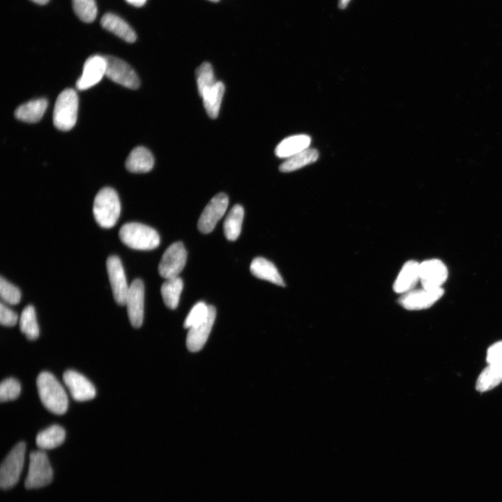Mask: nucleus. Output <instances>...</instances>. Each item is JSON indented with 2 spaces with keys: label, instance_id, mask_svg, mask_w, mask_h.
<instances>
[{
  "label": "nucleus",
  "instance_id": "20",
  "mask_svg": "<svg viewBox=\"0 0 502 502\" xmlns=\"http://www.w3.org/2000/svg\"><path fill=\"white\" fill-rule=\"evenodd\" d=\"M250 270L253 275L259 279L269 281L279 286L284 287L285 285L276 266L265 258H254L251 262Z\"/></svg>",
  "mask_w": 502,
  "mask_h": 502
},
{
  "label": "nucleus",
  "instance_id": "13",
  "mask_svg": "<svg viewBox=\"0 0 502 502\" xmlns=\"http://www.w3.org/2000/svg\"><path fill=\"white\" fill-rule=\"evenodd\" d=\"M126 305L131 325L139 328L143 323L144 308V287L140 279L134 280L130 284Z\"/></svg>",
  "mask_w": 502,
  "mask_h": 502
},
{
  "label": "nucleus",
  "instance_id": "8",
  "mask_svg": "<svg viewBox=\"0 0 502 502\" xmlns=\"http://www.w3.org/2000/svg\"><path fill=\"white\" fill-rule=\"evenodd\" d=\"M105 75L113 82L126 88L137 89L139 85V79L135 71L124 61L107 56Z\"/></svg>",
  "mask_w": 502,
  "mask_h": 502
},
{
  "label": "nucleus",
  "instance_id": "7",
  "mask_svg": "<svg viewBox=\"0 0 502 502\" xmlns=\"http://www.w3.org/2000/svg\"><path fill=\"white\" fill-rule=\"evenodd\" d=\"M187 259V252L181 242L170 245L165 251L158 265L160 276L165 279L178 277L183 269Z\"/></svg>",
  "mask_w": 502,
  "mask_h": 502
},
{
  "label": "nucleus",
  "instance_id": "38",
  "mask_svg": "<svg viewBox=\"0 0 502 502\" xmlns=\"http://www.w3.org/2000/svg\"><path fill=\"white\" fill-rule=\"evenodd\" d=\"M349 1L350 0H340L338 3L339 8L340 9H344L347 6Z\"/></svg>",
  "mask_w": 502,
  "mask_h": 502
},
{
  "label": "nucleus",
  "instance_id": "22",
  "mask_svg": "<svg viewBox=\"0 0 502 502\" xmlns=\"http://www.w3.org/2000/svg\"><path fill=\"white\" fill-rule=\"evenodd\" d=\"M47 105V100L45 98L32 100L20 105L15 111V116L27 123L38 122L45 114Z\"/></svg>",
  "mask_w": 502,
  "mask_h": 502
},
{
  "label": "nucleus",
  "instance_id": "27",
  "mask_svg": "<svg viewBox=\"0 0 502 502\" xmlns=\"http://www.w3.org/2000/svg\"><path fill=\"white\" fill-rule=\"evenodd\" d=\"M502 382V365H488L480 374L476 388L478 391L489 390Z\"/></svg>",
  "mask_w": 502,
  "mask_h": 502
},
{
  "label": "nucleus",
  "instance_id": "30",
  "mask_svg": "<svg viewBox=\"0 0 502 502\" xmlns=\"http://www.w3.org/2000/svg\"><path fill=\"white\" fill-rule=\"evenodd\" d=\"M73 10L77 16L86 23H91L97 16L95 0H72Z\"/></svg>",
  "mask_w": 502,
  "mask_h": 502
},
{
  "label": "nucleus",
  "instance_id": "35",
  "mask_svg": "<svg viewBox=\"0 0 502 502\" xmlns=\"http://www.w3.org/2000/svg\"><path fill=\"white\" fill-rule=\"evenodd\" d=\"M487 362L488 365H502V341L489 347L487 353Z\"/></svg>",
  "mask_w": 502,
  "mask_h": 502
},
{
  "label": "nucleus",
  "instance_id": "16",
  "mask_svg": "<svg viewBox=\"0 0 502 502\" xmlns=\"http://www.w3.org/2000/svg\"><path fill=\"white\" fill-rule=\"evenodd\" d=\"M215 315V308L209 305L208 314L206 319L189 328L186 338L188 350L196 352L202 349L213 327Z\"/></svg>",
  "mask_w": 502,
  "mask_h": 502
},
{
  "label": "nucleus",
  "instance_id": "39",
  "mask_svg": "<svg viewBox=\"0 0 502 502\" xmlns=\"http://www.w3.org/2000/svg\"><path fill=\"white\" fill-rule=\"evenodd\" d=\"M36 3L40 4V5H44L46 4L50 0H31Z\"/></svg>",
  "mask_w": 502,
  "mask_h": 502
},
{
  "label": "nucleus",
  "instance_id": "37",
  "mask_svg": "<svg viewBox=\"0 0 502 502\" xmlns=\"http://www.w3.org/2000/svg\"><path fill=\"white\" fill-rule=\"evenodd\" d=\"M128 3L137 6V7H141L142 6L146 1V0H126Z\"/></svg>",
  "mask_w": 502,
  "mask_h": 502
},
{
  "label": "nucleus",
  "instance_id": "2",
  "mask_svg": "<svg viewBox=\"0 0 502 502\" xmlns=\"http://www.w3.org/2000/svg\"><path fill=\"white\" fill-rule=\"evenodd\" d=\"M121 213V204L117 192L105 187L97 193L93 206V213L97 223L109 229L116 223Z\"/></svg>",
  "mask_w": 502,
  "mask_h": 502
},
{
  "label": "nucleus",
  "instance_id": "34",
  "mask_svg": "<svg viewBox=\"0 0 502 502\" xmlns=\"http://www.w3.org/2000/svg\"><path fill=\"white\" fill-rule=\"evenodd\" d=\"M0 296L3 301L10 305L18 304L21 299L20 289L3 277L0 278Z\"/></svg>",
  "mask_w": 502,
  "mask_h": 502
},
{
  "label": "nucleus",
  "instance_id": "17",
  "mask_svg": "<svg viewBox=\"0 0 502 502\" xmlns=\"http://www.w3.org/2000/svg\"><path fill=\"white\" fill-rule=\"evenodd\" d=\"M420 263L411 260L402 268L394 284L393 289L397 294H405L414 289L420 281Z\"/></svg>",
  "mask_w": 502,
  "mask_h": 502
},
{
  "label": "nucleus",
  "instance_id": "32",
  "mask_svg": "<svg viewBox=\"0 0 502 502\" xmlns=\"http://www.w3.org/2000/svg\"><path fill=\"white\" fill-rule=\"evenodd\" d=\"M209 305L204 302L197 303L189 312L184 321L183 326L190 328L206 319L208 314Z\"/></svg>",
  "mask_w": 502,
  "mask_h": 502
},
{
  "label": "nucleus",
  "instance_id": "19",
  "mask_svg": "<svg viewBox=\"0 0 502 502\" xmlns=\"http://www.w3.org/2000/svg\"><path fill=\"white\" fill-rule=\"evenodd\" d=\"M100 24L103 28L128 43L136 40L137 36L132 27L116 15L110 13L103 15Z\"/></svg>",
  "mask_w": 502,
  "mask_h": 502
},
{
  "label": "nucleus",
  "instance_id": "18",
  "mask_svg": "<svg viewBox=\"0 0 502 502\" xmlns=\"http://www.w3.org/2000/svg\"><path fill=\"white\" fill-rule=\"evenodd\" d=\"M154 165L151 152L144 146L133 149L126 161V169L132 173H146L151 171Z\"/></svg>",
  "mask_w": 502,
  "mask_h": 502
},
{
  "label": "nucleus",
  "instance_id": "23",
  "mask_svg": "<svg viewBox=\"0 0 502 502\" xmlns=\"http://www.w3.org/2000/svg\"><path fill=\"white\" fill-rule=\"evenodd\" d=\"M225 89L224 84L222 82L217 81L214 85L206 90L201 96L204 108L211 119H215L218 116Z\"/></svg>",
  "mask_w": 502,
  "mask_h": 502
},
{
  "label": "nucleus",
  "instance_id": "40",
  "mask_svg": "<svg viewBox=\"0 0 502 502\" xmlns=\"http://www.w3.org/2000/svg\"><path fill=\"white\" fill-rule=\"evenodd\" d=\"M209 1H213V2H217V1H218L219 0H209Z\"/></svg>",
  "mask_w": 502,
  "mask_h": 502
},
{
  "label": "nucleus",
  "instance_id": "28",
  "mask_svg": "<svg viewBox=\"0 0 502 502\" xmlns=\"http://www.w3.org/2000/svg\"><path fill=\"white\" fill-rule=\"evenodd\" d=\"M183 287V280L179 277L167 279L162 284L161 295L164 303L167 307L172 310L176 308Z\"/></svg>",
  "mask_w": 502,
  "mask_h": 502
},
{
  "label": "nucleus",
  "instance_id": "29",
  "mask_svg": "<svg viewBox=\"0 0 502 502\" xmlns=\"http://www.w3.org/2000/svg\"><path fill=\"white\" fill-rule=\"evenodd\" d=\"M20 329L30 340H36L39 336V327L34 307L26 305L20 317Z\"/></svg>",
  "mask_w": 502,
  "mask_h": 502
},
{
  "label": "nucleus",
  "instance_id": "33",
  "mask_svg": "<svg viewBox=\"0 0 502 502\" xmlns=\"http://www.w3.org/2000/svg\"><path fill=\"white\" fill-rule=\"evenodd\" d=\"M21 392V386L17 380L13 378L3 379L0 385V400L8 402L18 397Z\"/></svg>",
  "mask_w": 502,
  "mask_h": 502
},
{
  "label": "nucleus",
  "instance_id": "9",
  "mask_svg": "<svg viewBox=\"0 0 502 502\" xmlns=\"http://www.w3.org/2000/svg\"><path fill=\"white\" fill-rule=\"evenodd\" d=\"M106 266L114 298L119 305H126L130 285L120 259L116 255L108 257Z\"/></svg>",
  "mask_w": 502,
  "mask_h": 502
},
{
  "label": "nucleus",
  "instance_id": "31",
  "mask_svg": "<svg viewBox=\"0 0 502 502\" xmlns=\"http://www.w3.org/2000/svg\"><path fill=\"white\" fill-rule=\"evenodd\" d=\"M197 90L199 96L216 83L212 66L204 62L196 70Z\"/></svg>",
  "mask_w": 502,
  "mask_h": 502
},
{
  "label": "nucleus",
  "instance_id": "3",
  "mask_svg": "<svg viewBox=\"0 0 502 502\" xmlns=\"http://www.w3.org/2000/svg\"><path fill=\"white\" fill-rule=\"evenodd\" d=\"M121 241L129 248L140 250L155 249L160 244V236L152 227L139 222H128L119 229Z\"/></svg>",
  "mask_w": 502,
  "mask_h": 502
},
{
  "label": "nucleus",
  "instance_id": "24",
  "mask_svg": "<svg viewBox=\"0 0 502 502\" xmlns=\"http://www.w3.org/2000/svg\"><path fill=\"white\" fill-rule=\"evenodd\" d=\"M66 432L58 425H53L40 432L36 437L37 446L42 450H50L59 446L65 440Z\"/></svg>",
  "mask_w": 502,
  "mask_h": 502
},
{
  "label": "nucleus",
  "instance_id": "1",
  "mask_svg": "<svg viewBox=\"0 0 502 502\" xmlns=\"http://www.w3.org/2000/svg\"><path fill=\"white\" fill-rule=\"evenodd\" d=\"M40 400L44 406L53 413L61 415L68 409L66 393L57 379L49 372H40L36 379Z\"/></svg>",
  "mask_w": 502,
  "mask_h": 502
},
{
  "label": "nucleus",
  "instance_id": "25",
  "mask_svg": "<svg viewBox=\"0 0 502 502\" xmlns=\"http://www.w3.org/2000/svg\"><path fill=\"white\" fill-rule=\"evenodd\" d=\"M244 216L243 208L239 205H234L227 214L223 225L224 234L229 241H235L241 231V226Z\"/></svg>",
  "mask_w": 502,
  "mask_h": 502
},
{
  "label": "nucleus",
  "instance_id": "26",
  "mask_svg": "<svg viewBox=\"0 0 502 502\" xmlns=\"http://www.w3.org/2000/svg\"><path fill=\"white\" fill-rule=\"evenodd\" d=\"M319 158V153L314 149H307L293 156H291L280 166V171L289 172L297 170L314 162Z\"/></svg>",
  "mask_w": 502,
  "mask_h": 502
},
{
  "label": "nucleus",
  "instance_id": "4",
  "mask_svg": "<svg viewBox=\"0 0 502 502\" xmlns=\"http://www.w3.org/2000/svg\"><path fill=\"white\" fill-rule=\"evenodd\" d=\"M78 96L73 89H66L58 96L53 111V123L63 131L72 129L76 123Z\"/></svg>",
  "mask_w": 502,
  "mask_h": 502
},
{
  "label": "nucleus",
  "instance_id": "21",
  "mask_svg": "<svg viewBox=\"0 0 502 502\" xmlns=\"http://www.w3.org/2000/svg\"><path fill=\"white\" fill-rule=\"evenodd\" d=\"M310 142L311 138L306 135L290 136L277 144L275 153L278 158H288L308 149Z\"/></svg>",
  "mask_w": 502,
  "mask_h": 502
},
{
  "label": "nucleus",
  "instance_id": "11",
  "mask_svg": "<svg viewBox=\"0 0 502 502\" xmlns=\"http://www.w3.org/2000/svg\"><path fill=\"white\" fill-rule=\"evenodd\" d=\"M420 282L422 287L428 289L442 288L448 271L445 264L438 259H431L420 263Z\"/></svg>",
  "mask_w": 502,
  "mask_h": 502
},
{
  "label": "nucleus",
  "instance_id": "15",
  "mask_svg": "<svg viewBox=\"0 0 502 502\" xmlns=\"http://www.w3.org/2000/svg\"><path fill=\"white\" fill-rule=\"evenodd\" d=\"M63 381L72 397L76 401H88L96 396V390L93 383L75 370L66 371L63 374Z\"/></svg>",
  "mask_w": 502,
  "mask_h": 502
},
{
  "label": "nucleus",
  "instance_id": "6",
  "mask_svg": "<svg viewBox=\"0 0 502 502\" xmlns=\"http://www.w3.org/2000/svg\"><path fill=\"white\" fill-rule=\"evenodd\" d=\"M25 451L26 444L21 441L2 462L0 468V486L2 489H10L18 482L24 465Z\"/></svg>",
  "mask_w": 502,
  "mask_h": 502
},
{
  "label": "nucleus",
  "instance_id": "10",
  "mask_svg": "<svg viewBox=\"0 0 502 502\" xmlns=\"http://www.w3.org/2000/svg\"><path fill=\"white\" fill-rule=\"evenodd\" d=\"M228 197L225 193L215 195L202 211L197 223L198 229L203 234L213 230L218 222L227 211Z\"/></svg>",
  "mask_w": 502,
  "mask_h": 502
},
{
  "label": "nucleus",
  "instance_id": "36",
  "mask_svg": "<svg viewBox=\"0 0 502 502\" xmlns=\"http://www.w3.org/2000/svg\"><path fill=\"white\" fill-rule=\"evenodd\" d=\"M17 314L1 302L0 304L1 324L5 326H13L17 324Z\"/></svg>",
  "mask_w": 502,
  "mask_h": 502
},
{
  "label": "nucleus",
  "instance_id": "5",
  "mask_svg": "<svg viewBox=\"0 0 502 502\" xmlns=\"http://www.w3.org/2000/svg\"><path fill=\"white\" fill-rule=\"evenodd\" d=\"M53 478V471L46 453L42 450L31 452L24 485L26 489H36L49 485Z\"/></svg>",
  "mask_w": 502,
  "mask_h": 502
},
{
  "label": "nucleus",
  "instance_id": "14",
  "mask_svg": "<svg viewBox=\"0 0 502 502\" xmlns=\"http://www.w3.org/2000/svg\"><path fill=\"white\" fill-rule=\"evenodd\" d=\"M106 67L105 56L96 54L89 57L84 64L82 75L76 82L77 89L86 90L98 84L105 75Z\"/></svg>",
  "mask_w": 502,
  "mask_h": 502
},
{
  "label": "nucleus",
  "instance_id": "12",
  "mask_svg": "<svg viewBox=\"0 0 502 502\" xmlns=\"http://www.w3.org/2000/svg\"><path fill=\"white\" fill-rule=\"evenodd\" d=\"M444 293L442 288L436 289H413L399 298L400 304L409 310H420L429 308L441 298Z\"/></svg>",
  "mask_w": 502,
  "mask_h": 502
}]
</instances>
